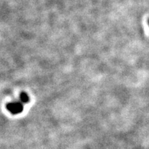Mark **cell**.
Instances as JSON below:
<instances>
[{"instance_id": "cell-2", "label": "cell", "mask_w": 149, "mask_h": 149, "mask_svg": "<svg viewBox=\"0 0 149 149\" xmlns=\"http://www.w3.org/2000/svg\"><path fill=\"white\" fill-rule=\"evenodd\" d=\"M19 100L20 102L23 104H26L30 101V98L29 96L28 95L27 93H21L19 95Z\"/></svg>"}, {"instance_id": "cell-1", "label": "cell", "mask_w": 149, "mask_h": 149, "mask_svg": "<svg viewBox=\"0 0 149 149\" xmlns=\"http://www.w3.org/2000/svg\"><path fill=\"white\" fill-rule=\"evenodd\" d=\"M6 109L13 115L21 113L24 110V104L21 102H13L6 104Z\"/></svg>"}, {"instance_id": "cell-3", "label": "cell", "mask_w": 149, "mask_h": 149, "mask_svg": "<svg viewBox=\"0 0 149 149\" xmlns=\"http://www.w3.org/2000/svg\"><path fill=\"white\" fill-rule=\"evenodd\" d=\"M148 25H149V19H148Z\"/></svg>"}]
</instances>
